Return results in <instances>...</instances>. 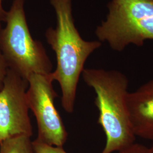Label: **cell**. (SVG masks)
I'll use <instances>...</instances> for the list:
<instances>
[{
    "label": "cell",
    "instance_id": "cell-1",
    "mask_svg": "<svg viewBox=\"0 0 153 153\" xmlns=\"http://www.w3.org/2000/svg\"><path fill=\"white\" fill-rule=\"evenodd\" d=\"M55 10L56 24L45 31L47 42L55 52L56 68L49 75L59 82L61 104L66 112L74 111L76 88L88 57L102 45L99 40L82 38L74 24L72 0H49Z\"/></svg>",
    "mask_w": 153,
    "mask_h": 153
},
{
    "label": "cell",
    "instance_id": "cell-2",
    "mask_svg": "<svg viewBox=\"0 0 153 153\" xmlns=\"http://www.w3.org/2000/svg\"><path fill=\"white\" fill-rule=\"evenodd\" d=\"M82 76L96 94L94 103L98 109V123L106 137L101 153L117 152L136 143L127 106L129 91L126 75L116 70L85 68Z\"/></svg>",
    "mask_w": 153,
    "mask_h": 153
},
{
    "label": "cell",
    "instance_id": "cell-3",
    "mask_svg": "<svg viewBox=\"0 0 153 153\" xmlns=\"http://www.w3.org/2000/svg\"><path fill=\"white\" fill-rule=\"evenodd\" d=\"M25 0H13L0 30V51L8 68L27 81L33 74H49L52 64L42 43L32 37L25 11Z\"/></svg>",
    "mask_w": 153,
    "mask_h": 153
},
{
    "label": "cell",
    "instance_id": "cell-4",
    "mask_svg": "<svg viewBox=\"0 0 153 153\" xmlns=\"http://www.w3.org/2000/svg\"><path fill=\"white\" fill-rule=\"evenodd\" d=\"M105 20L97 27L99 42L121 52L129 44L141 47L153 40V0H111Z\"/></svg>",
    "mask_w": 153,
    "mask_h": 153
},
{
    "label": "cell",
    "instance_id": "cell-5",
    "mask_svg": "<svg viewBox=\"0 0 153 153\" xmlns=\"http://www.w3.org/2000/svg\"><path fill=\"white\" fill-rule=\"evenodd\" d=\"M27 99L29 108L35 115L40 142L51 146L62 147L68 133L55 105L58 97L49 74H33L27 80Z\"/></svg>",
    "mask_w": 153,
    "mask_h": 153
},
{
    "label": "cell",
    "instance_id": "cell-6",
    "mask_svg": "<svg viewBox=\"0 0 153 153\" xmlns=\"http://www.w3.org/2000/svg\"><path fill=\"white\" fill-rule=\"evenodd\" d=\"M27 88V81L8 69L0 90V143L15 136H33Z\"/></svg>",
    "mask_w": 153,
    "mask_h": 153
},
{
    "label": "cell",
    "instance_id": "cell-7",
    "mask_svg": "<svg viewBox=\"0 0 153 153\" xmlns=\"http://www.w3.org/2000/svg\"><path fill=\"white\" fill-rule=\"evenodd\" d=\"M127 106L136 137L153 140V78L129 92Z\"/></svg>",
    "mask_w": 153,
    "mask_h": 153
},
{
    "label": "cell",
    "instance_id": "cell-8",
    "mask_svg": "<svg viewBox=\"0 0 153 153\" xmlns=\"http://www.w3.org/2000/svg\"><path fill=\"white\" fill-rule=\"evenodd\" d=\"M0 153H35L31 137L18 136L0 143Z\"/></svg>",
    "mask_w": 153,
    "mask_h": 153
},
{
    "label": "cell",
    "instance_id": "cell-9",
    "mask_svg": "<svg viewBox=\"0 0 153 153\" xmlns=\"http://www.w3.org/2000/svg\"><path fill=\"white\" fill-rule=\"evenodd\" d=\"M33 145L35 153H68L62 147L51 146L36 139L33 141Z\"/></svg>",
    "mask_w": 153,
    "mask_h": 153
},
{
    "label": "cell",
    "instance_id": "cell-10",
    "mask_svg": "<svg viewBox=\"0 0 153 153\" xmlns=\"http://www.w3.org/2000/svg\"><path fill=\"white\" fill-rule=\"evenodd\" d=\"M116 153H150L149 149L145 146L134 143L130 146L122 150L119 151Z\"/></svg>",
    "mask_w": 153,
    "mask_h": 153
},
{
    "label": "cell",
    "instance_id": "cell-11",
    "mask_svg": "<svg viewBox=\"0 0 153 153\" xmlns=\"http://www.w3.org/2000/svg\"><path fill=\"white\" fill-rule=\"evenodd\" d=\"M9 68L5 60L0 51V90L2 87Z\"/></svg>",
    "mask_w": 153,
    "mask_h": 153
},
{
    "label": "cell",
    "instance_id": "cell-12",
    "mask_svg": "<svg viewBox=\"0 0 153 153\" xmlns=\"http://www.w3.org/2000/svg\"><path fill=\"white\" fill-rule=\"evenodd\" d=\"M2 1L3 0H0V22H5L7 11L4 9L2 4Z\"/></svg>",
    "mask_w": 153,
    "mask_h": 153
},
{
    "label": "cell",
    "instance_id": "cell-13",
    "mask_svg": "<svg viewBox=\"0 0 153 153\" xmlns=\"http://www.w3.org/2000/svg\"><path fill=\"white\" fill-rule=\"evenodd\" d=\"M152 141H153V144H152V145L150 148H149V153H153V140Z\"/></svg>",
    "mask_w": 153,
    "mask_h": 153
},
{
    "label": "cell",
    "instance_id": "cell-14",
    "mask_svg": "<svg viewBox=\"0 0 153 153\" xmlns=\"http://www.w3.org/2000/svg\"><path fill=\"white\" fill-rule=\"evenodd\" d=\"M1 28H2V26H1V22H0V30H1Z\"/></svg>",
    "mask_w": 153,
    "mask_h": 153
}]
</instances>
